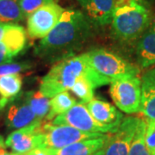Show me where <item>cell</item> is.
Segmentation results:
<instances>
[{"label":"cell","instance_id":"6da1fadb","mask_svg":"<svg viewBox=\"0 0 155 155\" xmlns=\"http://www.w3.org/2000/svg\"><path fill=\"white\" fill-rule=\"evenodd\" d=\"M91 34V22L78 10H65L60 21L35 48V54L48 61H60L74 54Z\"/></svg>","mask_w":155,"mask_h":155},{"label":"cell","instance_id":"7a4b0ae2","mask_svg":"<svg viewBox=\"0 0 155 155\" xmlns=\"http://www.w3.org/2000/svg\"><path fill=\"white\" fill-rule=\"evenodd\" d=\"M80 78L88 79L94 88L110 84V79L100 75L91 67L86 54L72 55L58 61L41 78L39 91L48 98L70 91Z\"/></svg>","mask_w":155,"mask_h":155},{"label":"cell","instance_id":"3957f363","mask_svg":"<svg viewBox=\"0 0 155 155\" xmlns=\"http://www.w3.org/2000/svg\"><path fill=\"white\" fill-rule=\"evenodd\" d=\"M150 23L149 11L137 2L116 7L111 20L113 34L123 41L140 38Z\"/></svg>","mask_w":155,"mask_h":155},{"label":"cell","instance_id":"277c9868","mask_svg":"<svg viewBox=\"0 0 155 155\" xmlns=\"http://www.w3.org/2000/svg\"><path fill=\"white\" fill-rule=\"evenodd\" d=\"M111 98L116 107L127 114L140 111L141 102V78L136 74H127L111 79Z\"/></svg>","mask_w":155,"mask_h":155},{"label":"cell","instance_id":"5b68a950","mask_svg":"<svg viewBox=\"0 0 155 155\" xmlns=\"http://www.w3.org/2000/svg\"><path fill=\"white\" fill-rule=\"evenodd\" d=\"M85 54L95 71L110 80L127 74L140 73L138 67L109 50L94 49Z\"/></svg>","mask_w":155,"mask_h":155},{"label":"cell","instance_id":"8992f818","mask_svg":"<svg viewBox=\"0 0 155 155\" xmlns=\"http://www.w3.org/2000/svg\"><path fill=\"white\" fill-rule=\"evenodd\" d=\"M54 125H68L84 132L112 134L120 125H104L97 122L90 113L85 104L78 102L70 110L56 116L52 122Z\"/></svg>","mask_w":155,"mask_h":155},{"label":"cell","instance_id":"52a82bcc","mask_svg":"<svg viewBox=\"0 0 155 155\" xmlns=\"http://www.w3.org/2000/svg\"><path fill=\"white\" fill-rule=\"evenodd\" d=\"M42 144L41 147L60 149L81 140L102 137L107 134L84 132L68 125H54L43 123L41 125Z\"/></svg>","mask_w":155,"mask_h":155},{"label":"cell","instance_id":"ba28073f","mask_svg":"<svg viewBox=\"0 0 155 155\" xmlns=\"http://www.w3.org/2000/svg\"><path fill=\"white\" fill-rule=\"evenodd\" d=\"M65 9L56 2L41 6L27 19V33L29 38L43 39L55 27Z\"/></svg>","mask_w":155,"mask_h":155},{"label":"cell","instance_id":"9c48e42d","mask_svg":"<svg viewBox=\"0 0 155 155\" xmlns=\"http://www.w3.org/2000/svg\"><path fill=\"white\" fill-rule=\"evenodd\" d=\"M140 118L124 117L116 132L110 134L104 146L103 155H128Z\"/></svg>","mask_w":155,"mask_h":155},{"label":"cell","instance_id":"30bf717a","mask_svg":"<svg viewBox=\"0 0 155 155\" xmlns=\"http://www.w3.org/2000/svg\"><path fill=\"white\" fill-rule=\"evenodd\" d=\"M42 122H35L27 127L11 132L5 140L6 147L17 155L29 153L42 144Z\"/></svg>","mask_w":155,"mask_h":155},{"label":"cell","instance_id":"8fae6325","mask_svg":"<svg viewBox=\"0 0 155 155\" xmlns=\"http://www.w3.org/2000/svg\"><path fill=\"white\" fill-rule=\"evenodd\" d=\"M26 42L24 28L17 23L9 24L5 36L0 40V65L11 63L24 49Z\"/></svg>","mask_w":155,"mask_h":155},{"label":"cell","instance_id":"7c38bea8","mask_svg":"<svg viewBox=\"0 0 155 155\" xmlns=\"http://www.w3.org/2000/svg\"><path fill=\"white\" fill-rule=\"evenodd\" d=\"M37 122L42 121L37 120L25 93L18 95L9 104L5 116L6 125L9 128L17 130Z\"/></svg>","mask_w":155,"mask_h":155},{"label":"cell","instance_id":"4fadbf2b","mask_svg":"<svg viewBox=\"0 0 155 155\" xmlns=\"http://www.w3.org/2000/svg\"><path fill=\"white\" fill-rule=\"evenodd\" d=\"M90 22L104 26L111 22L116 7V0H77Z\"/></svg>","mask_w":155,"mask_h":155},{"label":"cell","instance_id":"5bb4252c","mask_svg":"<svg viewBox=\"0 0 155 155\" xmlns=\"http://www.w3.org/2000/svg\"><path fill=\"white\" fill-rule=\"evenodd\" d=\"M136 59L140 67L147 68L155 65V22L138 39Z\"/></svg>","mask_w":155,"mask_h":155},{"label":"cell","instance_id":"9a60e30c","mask_svg":"<svg viewBox=\"0 0 155 155\" xmlns=\"http://www.w3.org/2000/svg\"><path fill=\"white\" fill-rule=\"evenodd\" d=\"M86 106L95 120L104 125H120L124 118L115 106L103 100L93 98Z\"/></svg>","mask_w":155,"mask_h":155},{"label":"cell","instance_id":"2e32d148","mask_svg":"<svg viewBox=\"0 0 155 155\" xmlns=\"http://www.w3.org/2000/svg\"><path fill=\"white\" fill-rule=\"evenodd\" d=\"M109 136L110 134H107L102 137L81 140L60 149L48 148V150L51 155H91L104 147Z\"/></svg>","mask_w":155,"mask_h":155},{"label":"cell","instance_id":"e0dca14e","mask_svg":"<svg viewBox=\"0 0 155 155\" xmlns=\"http://www.w3.org/2000/svg\"><path fill=\"white\" fill-rule=\"evenodd\" d=\"M140 112L147 119L155 120V68L141 78V102Z\"/></svg>","mask_w":155,"mask_h":155},{"label":"cell","instance_id":"ac0fdd59","mask_svg":"<svg viewBox=\"0 0 155 155\" xmlns=\"http://www.w3.org/2000/svg\"><path fill=\"white\" fill-rule=\"evenodd\" d=\"M22 85L20 73H13L0 78V97L11 103L19 95Z\"/></svg>","mask_w":155,"mask_h":155},{"label":"cell","instance_id":"d6986e66","mask_svg":"<svg viewBox=\"0 0 155 155\" xmlns=\"http://www.w3.org/2000/svg\"><path fill=\"white\" fill-rule=\"evenodd\" d=\"M77 103V100L72 97L71 93L68 92V91L55 95L50 98V110L46 119L48 121L54 120L56 116L70 110Z\"/></svg>","mask_w":155,"mask_h":155},{"label":"cell","instance_id":"ffe728a7","mask_svg":"<svg viewBox=\"0 0 155 155\" xmlns=\"http://www.w3.org/2000/svg\"><path fill=\"white\" fill-rule=\"evenodd\" d=\"M24 17L16 0H0V23L17 24Z\"/></svg>","mask_w":155,"mask_h":155},{"label":"cell","instance_id":"44dd1931","mask_svg":"<svg viewBox=\"0 0 155 155\" xmlns=\"http://www.w3.org/2000/svg\"><path fill=\"white\" fill-rule=\"evenodd\" d=\"M28 104L35 113L37 120L42 121L47 117L50 110V98L42 94L40 91H28L25 93Z\"/></svg>","mask_w":155,"mask_h":155},{"label":"cell","instance_id":"7402d4cb","mask_svg":"<svg viewBox=\"0 0 155 155\" xmlns=\"http://www.w3.org/2000/svg\"><path fill=\"white\" fill-rule=\"evenodd\" d=\"M147 122L140 118L128 155H151L145 141Z\"/></svg>","mask_w":155,"mask_h":155},{"label":"cell","instance_id":"603a6c76","mask_svg":"<svg viewBox=\"0 0 155 155\" xmlns=\"http://www.w3.org/2000/svg\"><path fill=\"white\" fill-rule=\"evenodd\" d=\"M94 86L84 78H78L73 84L71 91L80 99L81 103L87 104L94 98Z\"/></svg>","mask_w":155,"mask_h":155},{"label":"cell","instance_id":"cb8c5ba5","mask_svg":"<svg viewBox=\"0 0 155 155\" xmlns=\"http://www.w3.org/2000/svg\"><path fill=\"white\" fill-rule=\"evenodd\" d=\"M16 1L23 13L24 17H28L30 14L38 10L41 6L52 2H55L56 0H16Z\"/></svg>","mask_w":155,"mask_h":155},{"label":"cell","instance_id":"d4e9b609","mask_svg":"<svg viewBox=\"0 0 155 155\" xmlns=\"http://www.w3.org/2000/svg\"><path fill=\"white\" fill-rule=\"evenodd\" d=\"M31 67V66L26 62H11L7 64L0 65V78L9 74L13 73H20V72L26 71Z\"/></svg>","mask_w":155,"mask_h":155},{"label":"cell","instance_id":"484cf974","mask_svg":"<svg viewBox=\"0 0 155 155\" xmlns=\"http://www.w3.org/2000/svg\"><path fill=\"white\" fill-rule=\"evenodd\" d=\"M145 141L151 155H155V120L147 119Z\"/></svg>","mask_w":155,"mask_h":155},{"label":"cell","instance_id":"4316f807","mask_svg":"<svg viewBox=\"0 0 155 155\" xmlns=\"http://www.w3.org/2000/svg\"><path fill=\"white\" fill-rule=\"evenodd\" d=\"M27 153L28 155H51L48 148L45 147H36Z\"/></svg>","mask_w":155,"mask_h":155},{"label":"cell","instance_id":"83f0119b","mask_svg":"<svg viewBox=\"0 0 155 155\" xmlns=\"http://www.w3.org/2000/svg\"><path fill=\"white\" fill-rule=\"evenodd\" d=\"M132 2H137L140 3V0H116V7L117 6L124 5H127V4H130Z\"/></svg>","mask_w":155,"mask_h":155},{"label":"cell","instance_id":"f1b7e54d","mask_svg":"<svg viewBox=\"0 0 155 155\" xmlns=\"http://www.w3.org/2000/svg\"><path fill=\"white\" fill-rule=\"evenodd\" d=\"M10 24H11V23H10ZM8 25H9V24L0 23V40H2L3 37L5 36L6 30H7V28H8Z\"/></svg>","mask_w":155,"mask_h":155},{"label":"cell","instance_id":"f546056e","mask_svg":"<svg viewBox=\"0 0 155 155\" xmlns=\"http://www.w3.org/2000/svg\"><path fill=\"white\" fill-rule=\"evenodd\" d=\"M9 104H10V103H9L8 101H6V100L3 99V98L0 97V111L3 110Z\"/></svg>","mask_w":155,"mask_h":155},{"label":"cell","instance_id":"4dcf8cb0","mask_svg":"<svg viewBox=\"0 0 155 155\" xmlns=\"http://www.w3.org/2000/svg\"><path fill=\"white\" fill-rule=\"evenodd\" d=\"M3 148H6L5 140H4V137L0 134V150Z\"/></svg>","mask_w":155,"mask_h":155},{"label":"cell","instance_id":"1f68e13d","mask_svg":"<svg viewBox=\"0 0 155 155\" xmlns=\"http://www.w3.org/2000/svg\"><path fill=\"white\" fill-rule=\"evenodd\" d=\"M0 155H17L16 153H10V152H8V151H6L5 148H3V149L0 150Z\"/></svg>","mask_w":155,"mask_h":155},{"label":"cell","instance_id":"d6a6232c","mask_svg":"<svg viewBox=\"0 0 155 155\" xmlns=\"http://www.w3.org/2000/svg\"><path fill=\"white\" fill-rule=\"evenodd\" d=\"M91 155H103V149L98 150L97 152H96V153H94L93 154Z\"/></svg>","mask_w":155,"mask_h":155},{"label":"cell","instance_id":"836d02e7","mask_svg":"<svg viewBox=\"0 0 155 155\" xmlns=\"http://www.w3.org/2000/svg\"><path fill=\"white\" fill-rule=\"evenodd\" d=\"M21 155H28V153H24V154H21Z\"/></svg>","mask_w":155,"mask_h":155}]
</instances>
